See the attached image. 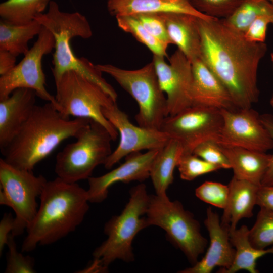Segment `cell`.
<instances>
[{
	"label": "cell",
	"mask_w": 273,
	"mask_h": 273,
	"mask_svg": "<svg viewBox=\"0 0 273 273\" xmlns=\"http://www.w3.org/2000/svg\"><path fill=\"white\" fill-rule=\"evenodd\" d=\"M268 1H270V2H271L273 4V0H268Z\"/></svg>",
	"instance_id": "obj_44"
},
{
	"label": "cell",
	"mask_w": 273,
	"mask_h": 273,
	"mask_svg": "<svg viewBox=\"0 0 273 273\" xmlns=\"http://www.w3.org/2000/svg\"><path fill=\"white\" fill-rule=\"evenodd\" d=\"M260 119L273 141V115L270 114L265 113L260 115ZM261 185H273V154L271 155L268 168L261 180Z\"/></svg>",
	"instance_id": "obj_38"
},
{
	"label": "cell",
	"mask_w": 273,
	"mask_h": 273,
	"mask_svg": "<svg viewBox=\"0 0 273 273\" xmlns=\"http://www.w3.org/2000/svg\"><path fill=\"white\" fill-rule=\"evenodd\" d=\"M104 116L116 129L120 135L117 148L106 159L104 166L111 168L123 157L143 150H160L170 138L158 129H148L133 124L128 115L120 110L116 102L102 109Z\"/></svg>",
	"instance_id": "obj_14"
},
{
	"label": "cell",
	"mask_w": 273,
	"mask_h": 273,
	"mask_svg": "<svg viewBox=\"0 0 273 273\" xmlns=\"http://www.w3.org/2000/svg\"><path fill=\"white\" fill-rule=\"evenodd\" d=\"M249 239L257 249L273 246V211L260 208L254 225L249 231Z\"/></svg>",
	"instance_id": "obj_30"
},
{
	"label": "cell",
	"mask_w": 273,
	"mask_h": 273,
	"mask_svg": "<svg viewBox=\"0 0 273 273\" xmlns=\"http://www.w3.org/2000/svg\"><path fill=\"white\" fill-rule=\"evenodd\" d=\"M16 57L10 52L0 50V75H3L11 69L16 64Z\"/></svg>",
	"instance_id": "obj_41"
},
{
	"label": "cell",
	"mask_w": 273,
	"mask_h": 273,
	"mask_svg": "<svg viewBox=\"0 0 273 273\" xmlns=\"http://www.w3.org/2000/svg\"><path fill=\"white\" fill-rule=\"evenodd\" d=\"M192 106L237 109L226 88L200 58L192 62Z\"/></svg>",
	"instance_id": "obj_18"
},
{
	"label": "cell",
	"mask_w": 273,
	"mask_h": 273,
	"mask_svg": "<svg viewBox=\"0 0 273 273\" xmlns=\"http://www.w3.org/2000/svg\"><path fill=\"white\" fill-rule=\"evenodd\" d=\"M35 19L48 29L55 38L52 71L55 82L66 72L75 71L98 84L116 101L117 94L103 78V73L87 59L77 57L72 49L70 42L72 38L88 39L93 35L86 17L78 12H63L58 4L51 0L47 13L38 15Z\"/></svg>",
	"instance_id": "obj_4"
},
{
	"label": "cell",
	"mask_w": 273,
	"mask_h": 273,
	"mask_svg": "<svg viewBox=\"0 0 273 273\" xmlns=\"http://www.w3.org/2000/svg\"><path fill=\"white\" fill-rule=\"evenodd\" d=\"M273 25V18L264 15L256 18L248 27L244 35L249 41L265 42L268 25Z\"/></svg>",
	"instance_id": "obj_37"
},
{
	"label": "cell",
	"mask_w": 273,
	"mask_h": 273,
	"mask_svg": "<svg viewBox=\"0 0 273 273\" xmlns=\"http://www.w3.org/2000/svg\"><path fill=\"white\" fill-rule=\"evenodd\" d=\"M39 198L37 213L21 246L22 253L54 243L74 231L89 209L87 190L58 177L47 181Z\"/></svg>",
	"instance_id": "obj_2"
},
{
	"label": "cell",
	"mask_w": 273,
	"mask_h": 273,
	"mask_svg": "<svg viewBox=\"0 0 273 273\" xmlns=\"http://www.w3.org/2000/svg\"><path fill=\"white\" fill-rule=\"evenodd\" d=\"M193 153L221 169L231 168L228 159L214 141L209 140L201 143L195 148Z\"/></svg>",
	"instance_id": "obj_35"
},
{
	"label": "cell",
	"mask_w": 273,
	"mask_h": 273,
	"mask_svg": "<svg viewBox=\"0 0 273 273\" xmlns=\"http://www.w3.org/2000/svg\"><path fill=\"white\" fill-rule=\"evenodd\" d=\"M42 28L36 19L24 24H16L1 19L0 50L7 51L16 57L28 51V42L38 35Z\"/></svg>",
	"instance_id": "obj_26"
},
{
	"label": "cell",
	"mask_w": 273,
	"mask_h": 273,
	"mask_svg": "<svg viewBox=\"0 0 273 273\" xmlns=\"http://www.w3.org/2000/svg\"><path fill=\"white\" fill-rule=\"evenodd\" d=\"M249 231L245 225L239 229L230 231V242L235 248L234 261L231 266L225 269H219L220 273H235L245 270L250 273H258L257 260L267 254H273V246L265 249L253 247L249 239Z\"/></svg>",
	"instance_id": "obj_25"
},
{
	"label": "cell",
	"mask_w": 273,
	"mask_h": 273,
	"mask_svg": "<svg viewBox=\"0 0 273 273\" xmlns=\"http://www.w3.org/2000/svg\"><path fill=\"white\" fill-rule=\"evenodd\" d=\"M107 10L115 17L141 13H183L209 20L213 18L196 10L189 0H107Z\"/></svg>",
	"instance_id": "obj_21"
},
{
	"label": "cell",
	"mask_w": 273,
	"mask_h": 273,
	"mask_svg": "<svg viewBox=\"0 0 273 273\" xmlns=\"http://www.w3.org/2000/svg\"><path fill=\"white\" fill-rule=\"evenodd\" d=\"M118 27L123 31L130 34L139 42L146 46L153 54L167 57L168 47L151 34L133 15L116 17Z\"/></svg>",
	"instance_id": "obj_29"
},
{
	"label": "cell",
	"mask_w": 273,
	"mask_h": 273,
	"mask_svg": "<svg viewBox=\"0 0 273 273\" xmlns=\"http://www.w3.org/2000/svg\"><path fill=\"white\" fill-rule=\"evenodd\" d=\"M159 150H148L144 153H132L125 162L109 172L88 179V199L91 203H101L107 197L110 186L117 182L143 181L150 177L153 162Z\"/></svg>",
	"instance_id": "obj_16"
},
{
	"label": "cell",
	"mask_w": 273,
	"mask_h": 273,
	"mask_svg": "<svg viewBox=\"0 0 273 273\" xmlns=\"http://www.w3.org/2000/svg\"><path fill=\"white\" fill-rule=\"evenodd\" d=\"M14 223V217L11 213H5L0 221V254L7 245L9 236L12 233Z\"/></svg>",
	"instance_id": "obj_40"
},
{
	"label": "cell",
	"mask_w": 273,
	"mask_h": 273,
	"mask_svg": "<svg viewBox=\"0 0 273 273\" xmlns=\"http://www.w3.org/2000/svg\"><path fill=\"white\" fill-rule=\"evenodd\" d=\"M52 33L42 26L38 38L23 59L10 71L0 77V101L18 88L33 90L41 99L52 103L58 110L55 96L46 88V76L42 68L43 57L55 48Z\"/></svg>",
	"instance_id": "obj_11"
},
{
	"label": "cell",
	"mask_w": 273,
	"mask_h": 273,
	"mask_svg": "<svg viewBox=\"0 0 273 273\" xmlns=\"http://www.w3.org/2000/svg\"><path fill=\"white\" fill-rule=\"evenodd\" d=\"M256 205L273 211V185H260L258 189Z\"/></svg>",
	"instance_id": "obj_39"
},
{
	"label": "cell",
	"mask_w": 273,
	"mask_h": 273,
	"mask_svg": "<svg viewBox=\"0 0 273 273\" xmlns=\"http://www.w3.org/2000/svg\"><path fill=\"white\" fill-rule=\"evenodd\" d=\"M152 61L160 86L166 95L168 116L191 106V61L178 49L169 58V63L164 57L158 55H153Z\"/></svg>",
	"instance_id": "obj_15"
},
{
	"label": "cell",
	"mask_w": 273,
	"mask_h": 273,
	"mask_svg": "<svg viewBox=\"0 0 273 273\" xmlns=\"http://www.w3.org/2000/svg\"><path fill=\"white\" fill-rule=\"evenodd\" d=\"M97 68L111 76L136 102L139 126L160 130L168 116L166 97L162 90L153 62L136 70H127L110 64H97Z\"/></svg>",
	"instance_id": "obj_6"
},
{
	"label": "cell",
	"mask_w": 273,
	"mask_h": 273,
	"mask_svg": "<svg viewBox=\"0 0 273 273\" xmlns=\"http://www.w3.org/2000/svg\"><path fill=\"white\" fill-rule=\"evenodd\" d=\"M210 238V245L201 260L180 273H210L216 267L225 269L232 265L235 254L230 240V230L221 224L218 214L209 207L204 220Z\"/></svg>",
	"instance_id": "obj_17"
},
{
	"label": "cell",
	"mask_w": 273,
	"mask_h": 273,
	"mask_svg": "<svg viewBox=\"0 0 273 273\" xmlns=\"http://www.w3.org/2000/svg\"><path fill=\"white\" fill-rule=\"evenodd\" d=\"M90 119L65 117L51 102L36 105L10 144L1 151L4 160L21 169L33 171L65 140L75 138Z\"/></svg>",
	"instance_id": "obj_3"
},
{
	"label": "cell",
	"mask_w": 273,
	"mask_h": 273,
	"mask_svg": "<svg viewBox=\"0 0 273 273\" xmlns=\"http://www.w3.org/2000/svg\"><path fill=\"white\" fill-rule=\"evenodd\" d=\"M181 179L191 181L197 177L220 169L219 166L210 163L193 153L185 154L177 165Z\"/></svg>",
	"instance_id": "obj_31"
},
{
	"label": "cell",
	"mask_w": 273,
	"mask_h": 273,
	"mask_svg": "<svg viewBox=\"0 0 273 273\" xmlns=\"http://www.w3.org/2000/svg\"><path fill=\"white\" fill-rule=\"evenodd\" d=\"M268 16L273 18V4L268 0H242L235 11L224 22L236 31L244 34L258 17Z\"/></svg>",
	"instance_id": "obj_27"
},
{
	"label": "cell",
	"mask_w": 273,
	"mask_h": 273,
	"mask_svg": "<svg viewBox=\"0 0 273 273\" xmlns=\"http://www.w3.org/2000/svg\"><path fill=\"white\" fill-rule=\"evenodd\" d=\"M195 195L201 201L224 209L228 201L229 187L220 183L206 181L196 189Z\"/></svg>",
	"instance_id": "obj_32"
},
{
	"label": "cell",
	"mask_w": 273,
	"mask_h": 273,
	"mask_svg": "<svg viewBox=\"0 0 273 273\" xmlns=\"http://www.w3.org/2000/svg\"><path fill=\"white\" fill-rule=\"evenodd\" d=\"M271 61L273 64V53L271 54Z\"/></svg>",
	"instance_id": "obj_43"
},
{
	"label": "cell",
	"mask_w": 273,
	"mask_h": 273,
	"mask_svg": "<svg viewBox=\"0 0 273 273\" xmlns=\"http://www.w3.org/2000/svg\"><path fill=\"white\" fill-rule=\"evenodd\" d=\"M51 0H6L0 4L1 19L13 24L29 23L43 13Z\"/></svg>",
	"instance_id": "obj_28"
},
{
	"label": "cell",
	"mask_w": 273,
	"mask_h": 273,
	"mask_svg": "<svg viewBox=\"0 0 273 273\" xmlns=\"http://www.w3.org/2000/svg\"><path fill=\"white\" fill-rule=\"evenodd\" d=\"M36 93L27 88L15 89L0 101V149L2 151L12 141L36 105Z\"/></svg>",
	"instance_id": "obj_19"
},
{
	"label": "cell",
	"mask_w": 273,
	"mask_h": 273,
	"mask_svg": "<svg viewBox=\"0 0 273 273\" xmlns=\"http://www.w3.org/2000/svg\"><path fill=\"white\" fill-rule=\"evenodd\" d=\"M133 16L154 37L167 47L172 44L164 22L159 13H141Z\"/></svg>",
	"instance_id": "obj_36"
},
{
	"label": "cell",
	"mask_w": 273,
	"mask_h": 273,
	"mask_svg": "<svg viewBox=\"0 0 273 273\" xmlns=\"http://www.w3.org/2000/svg\"><path fill=\"white\" fill-rule=\"evenodd\" d=\"M218 145L228 159L235 177L261 185L269 165L270 154L241 147Z\"/></svg>",
	"instance_id": "obj_23"
},
{
	"label": "cell",
	"mask_w": 273,
	"mask_h": 273,
	"mask_svg": "<svg viewBox=\"0 0 273 273\" xmlns=\"http://www.w3.org/2000/svg\"><path fill=\"white\" fill-rule=\"evenodd\" d=\"M223 124L221 110L191 106L164 119L160 130L170 139L182 145L184 155L192 154L201 143L212 140L217 142Z\"/></svg>",
	"instance_id": "obj_12"
},
{
	"label": "cell",
	"mask_w": 273,
	"mask_h": 273,
	"mask_svg": "<svg viewBox=\"0 0 273 273\" xmlns=\"http://www.w3.org/2000/svg\"><path fill=\"white\" fill-rule=\"evenodd\" d=\"M42 175L16 168L0 159V204L14 211V223L11 234L15 237L26 231L38 208L36 199L47 182Z\"/></svg>",
	"instance_id": "obj_10"
},
{
	"label": "cell",
	"mask_w": 273,
	"mask_h": 273,
	"mask_svg": "<svg viewBox=\"0 0 273 273\" xmlns=\"http://www.w3.org/2000/svg\"><path fill=\"white\" fill-rule=\"evenodd\" d=\"M198 11L213 18L224 19L237 9L242 0H189Z\"/></svg>",
	"instance_id": "obj_33"
},
{
	"label": "cell",
	"mask_w": 273,
	"mask_h": 273,
	"mask_svg": "<svg viewBox=\"0 0 273 273\" xmlns=\"http://www.w3.org/2000/svg\"><path fill=\"white\" fill-rule=\"evenodd\" d=\"M229 196L221 219V224L230 231L236 229L240 220L253 215L256 205L259 187L250 181L232 177L229 184Z\"/></svg>",
	"instance_id": "obj_22"
},
{
	"label": "cell",
	"mask_w": 273,
	"mask_h": 273,
	"mask_svg": "<svg viewBox=\"0 0 273 273\" xmlns=\"http://www.w3.org/2000/svg\"><path fill=\"white\" fill-rule=\"evenodd\" d=\"M56 155L55 172L70 183L88 179L96 167L104 165L112 152V137L101 124L90 120L75 137Z\"/></svg>",
	"instance_id": "obj_7"
},
{
	"label": "cell",
	"mask_w": 273,
	"mask_h": 273,
	"mask_svg": "<svg viewBox=\"0 0 273 273\" xmlns=\"http://www.w3.org/2000/svg\"><path fill=\"white\" fill-rule=\"evenodd\" d=\"M55 96L59 111L66 117L87 118L104 126L113 141L118 135L114 126L102 113L103 107L116 103L100 86L73 70L64 73L55 82Z\"/></svg>",
	"instance_id": "obj_9"
},
{
	"label": "cell",
	"mask_w": 273,
	"mask_h": 273,
	"mask_svg": "<svg viewBox=\"0 0 273 273\" xmlns=\"http://www.w3.org/2000/svg\"><path fill=\"white\" fill-rule=\"evenodd\" d=\"M220 110L223 124L217 144L263 152L273 149L272 139L257 111L251 108Z\"/></svg>",
	"instance_id": "obj_13"
},
{
	"label": "cell",
	"mask_w": 273,
	"mask_h": 273,
	"mask_svg": "<svg viewBox=\"0 0 273 273\" xmlns=\"http://www.w3.org/2000/svg\"><path fill=\"white\" fill-rule=\"evenodd\" d=\"M7 246L8 251L7 255L6 273L36 272L34 259L29 256L24 255L18 251L15 236L11 233L9 236Z\"/></svg>",
	"instance_id": "obj_34"
},
{
	"label": "cell",
	"mask_w": 273,
	"mask_h": 273,
	"mask_svg": "<svg viewBox=\"0 0 273 273\" xmlns=\"http://www.w3.org/2000/svg\"><path fill=\"white\" fill-rule=\"evenodd\" d=\"M130 194L121 213L112 217L105 225L107 238L93 253L94 260L90 266L96 272L107 270L108 266L116 259L132 261V241L140 231L149 226L144 216L150 199L146 185L140 184L134 187Z\"/></svg>",
	"instance_id": "obj_5"
},
{
	"label": "cell",
	"mask_w": 273,
	"mask_h": 273,
	"mask_svg": "<svg viewBox=\"0 0 273 273\" xmlns=\"http://www.w3.org/2000/svg\"><path fill=\"white\" fill-rule=\"evenodd\" d=\"M161 15L172 44L192 62L200 58L201 38L198 18L183 13H162Z\"/></svg>",
	"instance_id": "obj_20"
},
{
	"label": "cell",
	"mask_w": 273,
	"mask_h": 273,
	"mask_svg": "<svg viewBox=\"0 0 273 273\" xmlns=\"http://www.w3.org/2000/svg\"><path fill=\"white\" fill-rule=\"evenodd\" d=\"M146 218L149 226L163 229L169 239L186 255L192 265L198 260L208 244L200 232L199 222L178 201L166 195H150Z\"/></svg>",
	"instance_id": "obj_8"
},
{
	"label": "cell",
	"mask_w": 273,
	"mask_h": 273,
	"mask_svg": "<svg viewBox=\"0 0 273 273\" xmlns=\"http://www.w3.org/2000/svg\"><path fill=\"white\" fill-rule=\"evenodd\" d=\"M270 104L271 106L273 108V95H272L270 99Z\"/></svg>",
	"instance_id": "obj_42"
},
{
	"label": "cell",
	"mask_w": 273,
	"mask_h": 273,
	"mask_svg": "<svg viewBox=\"0 0 273 273\" xmlns=\"http://www.w3.org/2000/svg\"><path fill=\"white\" fill-rule=\"evenodd\" d=\"M201 38L200 59L225 86L237 108H251L258 101L259 64L265 42L248 40L223 19H198Z\"/></svg>",
	"instance_id": "obj_1"
},
{
	"label": "cell",
	"mask_w": 273,
	"mask_h": 273,
	"mask_svg": "<svg viewBox=\"0 0 273 273\" xmlns=\"http://www.w3.org/2000/svg\"><path fill=\"white\" fill-rule=\"evenodd\" d=\"M183 155L181 144L173 139H170L167 144L159 150L150 173V177L157 195H166L167 189L173 181L174 169Z\"/></svg>",
	"instance_id": "obj_24"
}]
</instances>
